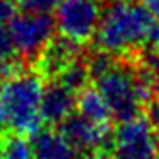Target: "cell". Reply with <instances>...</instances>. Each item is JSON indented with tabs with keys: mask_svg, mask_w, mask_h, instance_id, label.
Listing matches in <instances>:
<instances>
[{
	"mask_svg": "<svg viewBox=\"0 0 159 159\" xmlns=\"http://www.w3.org/2000/svg\"><path fill=\"white\" fill-rule=\"evenodd\" d=\"M147 45L150 47V50H154L156 54H159V23H156V25H154V29H152L150 36H148Z\"/></svg>",
	"mask_w": 159,
	"mask_h": 159,
	"instance_id": "19",
	"label": "cell"
},
{
	"mask_svg": "<svg viewBox=\"0 0 159 159\" xmlns=\"http://www.w3.org/2000/svg\"><path fill=\"white\" fill-rule=\"evenodd\" d=\"M82 159H116V157L115 156H109V154H106V152L97 150V152H89V154H86Z\"/></svg>",
	"mask_w": 159,
	"mask_h": 159,
	"instance_id": "21",
	"label": "cell"
},
{
	"mask_svg": "<svg viewBox=\"0 0 159 159\" xmlns=\"http://www.w3.org/2000/svg\"><path fill=\"white\" fill-rule=\"evenodd\" d=\"M115 63H116L115 56L109 54V52H106V50H100V48L86 59V65H88V70H89L91 79L100 77L102 73H106Z\"/></svg>",
	"mask_w": 159,
	"mask_h": 159,
	"instance_id": "14",
	"label": "cell"
},
{
	"mask_svg": "<svg viewBox=\"0 0 159 159\" xmlns=\"http://www.w3.org/2000/svg\"><path fill=\"white\" fill-rule=\"evenodd\" d=\"M77 106V95L70 88L61 84L57 79L45 84L43 93H41V120L43 123L56 127L61 125L68 116L73 113Z\"/></svg>",
	"mask_w": 159,
	"mask_h": 159,
	"instance_id": "8",
	"label": "cell"
},
{
	"mask_svg": "<svg viewBox=\"0 0 159 159\" xmlns=\"http://www.w3.org/2000/svg\"><path fill=\"white\" fill-rule=\"evenodd\" d=\"M95 80L97 89L102 93L115 120L125 122L134 116H139L141 106H145V102L138 88L134 68L129 63L116 61L107 72L102 73Z\"/></svg>",
	"mask_w": 159,
	"mask_h": 159,
	"instance_id": "3",
	"label": "cell"
},
{
	"mask_svg": "<svg viewBox=\"0 0 159 159\" xmlns=\"http://www.w3.org/2000/svg\"><path fill=\"white\" fill-rule=\"evenodd\" d=\"M143 6L148 9V11H150L152 16L156 18V22L159 23V0H147Z\"/></svg>",
	"mask_w": 159,
	"mask_h": 159,
	"instance_id": "20",
	"label": "cell"
},
{
	"mask_svg": "<svg viewBox=\"0 0 159 159\" xmlns=\"http://www.w3.org/2000/svg\"><path fill=\"white\" fill-rule=\"evenodd\" d=\"M34 159H75L77 152L59 129L45 127L30 136Z\"/></svg>",
	"mask_w": 159,
	"mask_h": 159,
	"instance_id": "10",
	"label": "cell"
},
{
	"mask_svg": "<svg viewBox=\"0 0 159 159\" xmlns=\"http://www.w3.org/2000/svg\"><path fill=\"white\" fill-rule=\"evenodd\" d=\"M113 156L116 159H157L159 136L145 116L120 122L111 134Z\"/></svg>",
	"mask_w": 159,
	"mask_h": 159,
	"instance_id": "6",
	"label": "cell"
},
{
	"mask_svg": "<svg viewBox=\"0 0 159 159\" xmlns=\"http://www.w3.org/2000/svg\"><path fill=\"white\" fill-rule=\"evenodd\" d=\"M9 32L15 41L16 56L25 61H36L54 38L56 20L50 13L22 11L9 22Z\"/></svg>",
	"mask_w": 159,
	"mask_h": 159,
	"instance_id": "5",
	"label": "cell"
},
{
	"mask_svg": "<svg viewBox=\"0 0 159 159\" xmlns=\"http://www.w3.org/2000/svg\"><path fill=\"white\" fill-rule=\"evenodd\" d=\"M80 54H82V45L75 43V41H72L65 36L52 38V41L45 47V50L34 61L36 70L43 75V79L45 77L54 79L72 61L79 59Z\"/></svg>",
	"mask_w": 159,
	"mask_h": 159,
	"instance_id": "9",
	"label": "cell"
},
{
	"mask_svg": "<svg viewBox=\"0 0 159 159\" xmlns=\"http://www.w3.org/2000/svg\"><path fill=\"white\" fill-rule=\"evenodd\" d=\"M0 159H34L30 141L22 134H2L0 138Z\"/></svg>",
	"mask_w": 159,
	"mask_h": 159,
	"instance_id": "13",
	"label": "cell"
},
{
	"mask_svg": "<svg viewBox=\"0 0 159 159\" xmlns=\"http://www.w3.org/2000/svg\"><path fill=\"white\" fill-rule=\"evenodd\" d=\"M104 11V0H59L54 9L56 30L84 45L95 38Z\"/></svg>",
	"mask_w": 159,
	"mask_h": 159,
	"instance_id": "4",
	"label": "cell"
},
{
	"mask_svg": "<svg viewBox=\"0 0 159 159\" xmlns=\"http://www.w3.org/2000/svg\"><path fill=\"white\" fill-rule=\"evenodd\" d=\"M156 23L150 11L136 0H111L104 6L95 45L113 56H129L147 45Z\"/></svg>",
	"mask_w": 159,
	"mask_h": 159,
	"instance_id": "1",
	"label": "cell"
},
{
	"mask_svg": "<svg viewBox=\"0 0 159 159\" xmlns=\"http://www.w3.org/2000/svg\"><path fill=\"white\" fill-rule=\"evenodd\" d=\"M43 75L38 72L18 70L0 84V134L32 136L41 129V93Z\"/></svg>",
	"mask_w": 159,
	"mask_h": 159,
	"instance_id": "2",
	"label": "cell"
},
{
	"mask_svg": "<svg viewBox=\"0 0 159 159\" xmlns=\"http://www.w3.org/2000/svg\"><path fill=\"white\" fill-rule=\"evenodd\" d=\"M16 2L15 0H0V27L2 25H9L16 15Z\"/></svg>",
	"mask_w": 159,
	"mask_h": 159,
	"instance_id": "17",
	"label": "cell"
},
{
	"mask_svg": "<svg viewBox=\"0 0 159 159\" xmlns=\"http://www.w3.org/2000/svg\"><path fill=\"white\" fill-rule=\"evenodd\" d=\"M16 6L22 11H34V13H50L56 9L59 0H15Z\"/></svg>",
	"mask_w": 159,
	"mask_h": 159,
	"instance_id": "16",
	"label": "cell"
},
{
	"mask_svg": "<svg viewBox=\"0 0 159 159\" xmlns=\"http://www.w3.org/2000/svg\"><path fill=\"white\" fill-rule=\"evenodd\" d=\"M75 107H77V113L80 116L88 118L89 122L100 123V125H109L111 118H113L104 97L97 88L86 86L84 89H80Z\"/></svg>",
	"mask_w": 159,
	"mask_h": 159,
	"instance_id": "11",
	"label": "cell"
},
{
	"mask_svg": "<svg viewBox=\"0 0 159 159\" xmlns=\"http://www.w3.org/2000/svg\"><path fill=\"white\" fill-rule=\"evenodd\" d=\"M54 79H57L61 84L70 88L72 91L79 93L80 89H84L88 86V80L91 79V75H89L86 61H82L79 57V59H75V61H72L66 68H63Z\"/></svg>",
	"mask_w": 159,
	"mask_h": 159,
	"instance_id": "12",
	"label": "cell"
},
{
	"mask_svg": "<svg viewBox=\"0 0 159 159\" xmlns=\"http://www.w3.org/2000/svg\"><path fill=\"white\" fill-rule=\"evenodd\" d=\"M15 56H16V48L13 36L9 32V25H2L0 27V63L11 61V59H15Z\"/></svg>",
	"mask_w": 159,
	"mask_h": 159,
	"instance_id": "15",
	"label": "cell"
},
{
	"mask_svg": "<svg viewBox=\"0 0 159 159\" xmlns=\"http://www.w3.org/2000/svg\"><path fill=\"white\" fill-rule=\"evenodd\" d=\"M61 132L70 141L77 154H89L106 148L111 145V127L89 122L88 118L77 115H70L61 123Z\"/></svg>",
	"mask_w": 159,
	"mask_h": 159,
	"instance_id": "7",
	"label": "cell"
},
{
	"mask_svg": "<svg viewBox=\"0 0 159 159\" xmlns=\"http://www.w3.org/2000/svg\"><path fill=\"white\" fill-rule=\"evenodd\" d=\"M147 118H148V122L152 123L154 130L159 136V97H156L152 102H148V115H147Z\"/></svg>",
	"mask_w": 159,
	"mask_h": 159,
	"instance_id": "18",
	"label": "cell"
}]
</instances>
